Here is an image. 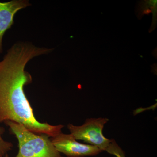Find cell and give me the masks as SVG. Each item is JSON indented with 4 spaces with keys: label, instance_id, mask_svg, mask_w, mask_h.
<instances>
[{
    "label": "cell",
    "instance_id": "obj_6",
    "mask_svg": "<svg viewBox=\"0 0 157 157\" xmlns=\"http://www.w3.org/2000/svg\"><path fill=\"white\" fill-rule=\"evenodd\" d=\"M5 132V128L0 126V157L6 156L13 147V144L3 139L2 135Z\"/></svg>",
    "mask_w": 157,
    "mask_h": 157
},
{
    "label": "cell",
    "instance_id": "obj_1",
    "mask_svg": "<svg viewBox=\"0 0 157 157\" xmlns=\"http://www.w3.org/2000/svg\"><path fill=\"white\" fill-rule=\"evenodd\" d=\"M53 49L19 42L7 50L0 61V123L15 122L35 134L50 137L61 133L63 125H52L37 120L24 91V86L33 82L31 74L25 70L28 63Z\"/></svg>",
    "mask_w": 157,
    "mask_h": 157
},
{
    "label": "cell",
    "instance_id": "obj_7",
    "mask_svg": "<svg viewBox=\"0 0 157 157\" xmlns=\"http://www.w3.org/2000/svg\"><path fill=\"white\" fill-rule=\"evenodd\" d=\"M105 151L116 157H126L125 152L118 145L115 140L113 139H112L111 142Z\"/></svg>",
    "mask_w": 157,
    "mask_h": 157
},
{
    "label": "cell",
    "instance_id": "obj_5",
    "mask_svg": "<svg viewBox=\"0 0 157 157\" xmlns=\"http://www.w3.org/2000/svg\"><path fill=\"white\" fill-rule=\"evenodd\" d=\"M28 0H11L0 2V54L2 53L3 38L14 24V17L21 9L31 6Z\"/></svg>",
    "mask_w": 157,
    "mask_h": 157
},
{
    "label": "cell",
    "instance_id": "obj_4",
    "mask_svg": "<svg viewBox=\"0 0 157 157\" xmlns=\"http://www.w3.org/2000/svg\"><path fill=\"white\" fill-rule=\"evenodd\" d=\"M50 139L57 150L67 157L94 156L103 151L97 147L79 143L71 134L61 132Z\"/></svg>",
    "mask_w": 157,
    "mask_h": 157
},
{
    "label": "cell",
    "instance_id": "obj_3",
    "mask_svg": "<svg viewBox=\"0 0 157 157\" xmlns=\"http://www.w3.org/2000/svg\"><path fill=\"white\" fill-rule=\"evenodd\" d=\"M108 121L106 117L90 118L81 126L69 124L67 128L76 140H82L105 151L112 140L104 137L103 133L104 126Z\"/></svg>",
    "mask_w": 157,
    "mask_h": 157
},
{
    "label": "cell",
    "instance_id": "obj_2",
    "mask_svg": "<svg viewBox=\"0 0 157 157\" xmlns=\"http://www.w3.org/2000/svg\"><path fill=\"white\" fill-rule=\"evenodd\" d=\"M4 123L18 141V152L15 157H63L48 135L35 134L15 122L7 121ZM5 157H9V155Z\"/></svg>",
    "mask_w": 157,
    "mask_h": 157
}]
</instances>
